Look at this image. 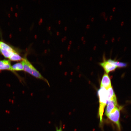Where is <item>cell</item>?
I'll list each match as a JSON object with an SVG mask.
<instances>
[{"instance_id": "obj_1", "label": "cell", "mask_w": 131, "mask_h": 131, "mask_svg": "<svg viewBox=\"0 0 131 131\" xmlns=\"http://www.w3.org/2000/svg\"><path fill=\"white\" fill-rule=\"evenodd\" d=\"M21 62L23 65V70L36 78L44 81L49 85L47 80L41 74L26 58H23Z\"/></svg>"}, {"instance_id": "obj_2", "label": "cell", "mask_w": 131, "mask_h": 131, "mask_svg": "<svg viewBox=\"0 0 131 131\" xmlns=\"http://www.w3.org/2000/svg\"><path fill=\"white\" fill-rule=\"evenodd\" d=\"M99 98V115L100 123H102L103 113L105 107L108 101L107 93V90L104 87H100L98 91Z\"/></svg>"}, {"instance_id": "obj_3", "label": "cell", "mask_w": 131, "mask_h": 131, "mask_svg": "<svg viewBox=\"0 0 131 131\" xmlns=\"http://www.w3.org/2000/svg\"><path fill=\"white\" fill-rule=\"evenodd\" d=\"M122 107L116 106L107 116V117L116 126L119 131L121 130V127L119 121L120 116V110Z\"/></svg>"}, {"instance_id": "obj_4", "label": "cell", "mask_w": 131, "mask_h": 131, "mask_svg": "<svg viewBox=\"0 0 131 131\" xmlns=\"http://www.w3.org/2000/svg\"><path fill=\"white\" fill-rule=\"evenodd\" d=\"M1 52L6 58H9L12 54L16 52L9 45L2 41H0Z\"/></svg>"}, {"instance_id": "obj_5", "label": "cell", "mask_w": 131, "mask_h": 131, "mask_svg": "<svg viewBox=\"0 0 131 131\" xmlns=\"http://www.w3.org/2000/svg\"><path fill=\"white\" fill-rule=\"evenodd\" d=\"M105 114L107 116L116 106H118L116 97L109 101L107 104Z\"/></svg>"}, {"instance_id": "obj_6", "label": "cell", "mask_w": 131, "mask_h": 131, "mask_svg": "<svg viewBox=\"0 0 131 131\" xmlns=\"http://www.w3.org/2000/svg\"><path fill=\"white\" fill-rule=\"evenodd\" d=\"M100 64L107 74L114 70L117 67L113 64L109 62L107 60H105L103 62L100 63Z\"/></svg>"}, {"instance_id": "obj_7", "label": "cell", "mask_w": 131, "mask_h": 131, "mask_svg": "<svg viewBox=\"0 0 131 131\" xmlns=\"http://www.w3.org/2000/svg\"><path fill=\"white\" fill-rule=\"evenodd\" d=\"M111 86L110 78L106 73H105L102 77L100 87H102L106 89Z\"/></svg>"}, {"instance_id": "obj_8", "label": "cell", "mask_w": 131, "mask_h": 131, "mask_svg": "<svg viewBox=\"0 0 131 131\" xmlns=\"http://www.w3.org/2000/svg\"><path fill=\"white\" fill-rule=\"evenodd\" d=\"M11 67L9 60L4 59L0 61V70H11Z\"/></svg>"}, {"instance_id": "obj_9", "label": "cell", "mask_w": 131, "mask_h": 131, "mask_svg": "<svg viewBox=\"0 0 131 131\" xmlns=\"http://www.w3.org/2000/svg\"><path fill=\"white\" fill-rule=\"evenodd\" d=\"M106 90L108 100V101L116 97L115 92L112 86L107 89Z\"/></svg>"}, {"instance_id": "obj_10", "label": "cell", "mask_w": 131, "mask_h": 131, "mask_svg": "<svg viewBox=\"0 0 131 131\" xmlns=\"http://www.w3.org/2000/svg\"><path fill=\"white\" fill-rule=\"evenodd\" d=\"M23 70V65L21 62L16 63L11 66V71H21Z\"/></svg>"}, {"instance_id": "obj_11", "label": "cell", "mask_w": 131, "mask_h": 131, "mask_svg": "<svg viewBox=\"0 0 131 131\" xmlns=\"http://www.w3.org/2000/svg\"><path fill=\"white\" fill-rule=\"evenodd\" d=\"M9 58L10 60L13 61H19L22 60L23 58L15 52L13 53Z\"/></svg>"}, {"instance_id": "obj_12", "label": "cell", "mask_w": 131, "mask_h": 131, "mask_svg": "<svg viewBox=\"0 0 131 131\" xmlns=\"http://www.w3.org/2000/svg\"><path fill=\"white\" fill-rule=\"evenodd\" d=\"M109 62L113 64L117 67H122L126 66V64L123 62H120L109 59L107 60Z\"/></svg>"}, {"instance_id": "obj_13", "label": "cell", "mask_w": 131, "mask_h": 131, "mask_svg": "<svg viewBox=\"0 0 131 131\" xmlns=\"http://www.w3.org/2000/svg\"><path fill=\"white\" fill-rule=\"evenodd\" d=\"M56 131H63L62 127V123L61 121L60 123L59 126V128L57 126H55Z\"/></svg>"}, {"instance_id": "obj_14", "label": "cell", "mask_w": 131, "mask_h": 131, "mask_svg": "<svg viewBox=\"0 0 131 131\" xmlns=\"http://www.w3.org/2000/svg\"><path fill=\"white\" fill-rule=\"evenodd\" d=\"M124 24V22L123 21H122L121 24V26H123Z\"/></svg>"}, {"instance_id": "obj_15", "label": "cell", "mask_w": 131, "mask_h": 131, "mask_svg": "<svg viewBox=\"0 0 131 131\" xmlns=\"http://www.w3.org/2000/svg\"><path fill=\"white\" fill-rule=\"evenodd\" d=\"M120 38H120V37H119V38H118V41H119L120 40Z\"/></svg>"}, {"instance_id": "obj_16", "label": "cell", "mask_w": 131, "mask_h": 131, "mask_svg": "<svg viewBox=\"0 0 131 131\" xmlns=\"http://www.w3.org/2000/svg\"><path fill=\"white\" fill-rule=\"evenodd\" d=\"M1 52V49L0 48V53Z\"/></svg>"}]
</instances>
